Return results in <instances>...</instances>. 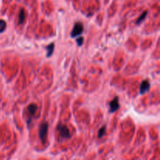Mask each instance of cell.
<instances>
[{
    "instance_id": "cell-6",
    "label": "cell",
    "mask_w": 160,
    "mask_h": 160,
    "mask_svg": "<svg viewBox=\"0 0 160 160\" xmlns=\"http://www.w3.org/2000/svg\"><path fill=\"white\" fill-rule=\"evenodd\" d=\"M36 110H37V106L35 104H30L28 106V112L31 116H34Z\"/></svg>"
},
{
    "instance_id": "cell-1",
    "label": "cell",
    "mask_w": 160,
    "mask_h": 160,
    "mask_svg": "<svg viewBox=\"0 0 160 160\" xmlns=\"http://www.w3.org/2000/svg\"><path fill=\"white\" fill-rule=\"evenodd\" d=\"M48 129V124L46 122H44V123H42V124L40 125V128H39V138H40L42 143H45V140H46Z\"/></svg>"
},
{
    "instance_id": "cell-11",
    "label": "cell",
    "mask_w": 160,
    "mask_h": 160,
    "mask_svg": "<svg viewBox=\"0 0 160 160\" xmlns=\"http://www.w3.org/2000/svg\"><path fill=\"white\" fill-rule=\"evenodd\" d=\"M105 132H106V127L103 126L102 128H101L99 129V131H98V138H102L103 135H104Z\"/></svg>"
},
{
    "instance_id": "cell-4",
    "label": "cell",
    "mask_w": 160,
    "mask_h": 160,
    "mask_svg": "<svg viewBox=\"0 0 160 160\" xmlns=\"http://www.w3.org/2000/svg\"><path fill=\"white\" fill-rule=\"evenodd\" d=\"M109 106H110V112H114L117 110H118L120 108V104H119V98L116 96L115 98L112 99V101L109 103Z\"/></svg>"
},
{
    "instance_id": "cell-2",
    "label": "cell",
    "mask_w": 160,
    "mask_h": 160,
    "mask_svg": "<svg viewBox=\"0 0 160 160\" xmlns=\"http://www.w3.org/2000/svg\"><path fill=\"white\" fill-rule=\"evenodd\" d=\"M83 31H84V26H83L82 23H81V22H76L74 26H73V28L72 30L70 35H71L72 38L78 37V36H80L82 34Z\"/></svg>"
},
{
    "instance_id": "cell-12",
    "label": "cell",
    "mask_w": 160,
    "mask_h": 160,
    "mask_svg": "<svg viewBox=\"0 0 160 160\" xmlns=\"http://www.w3.org/2000/svg\"><path fill=\"white\" fill-rule=\"evenodd\" d=\"M83 42H84V38H83V37H79L78 38V40H77V42H78V45H79V46L82 45Z\"/></svg>"
},
{
    "instance_id": "cell-10",
    "label": "cell",
    "mask_w": 160,
    "mask_h": 160,
    "mask_svg": "<svg viewBox=\"0 0 160 160\" xmlns=\"http://www.w3.org/2000/svg\"><path fill=\"white\" fill-rule=\"evenodd\" d=\"M6 28V21L3 20H0V34H2V33L5 31Z\"/></svg>"
},
{
    "instance_id": "cell-8",
    "label": "cell",
    "mask_w": 160,
    "mask_h": 160,
    "mask_svg": "<svg viewBox=\"0 0 160 160\" xmlns=\"http://www.w3.org/2000/svg\"><path fill=\"white\" fill-rule=\"evenodd\" d=\"M25 20V11L24 9H22L20 11V13H19V20L18 23L19 24H21V23H23Z\"/></svg>"
},
{
    "instance_id": "cell-5",
    "label": "cell",
    "mask_w": 160,
    "mask_h": 160,
    "mask_svg": "<svg viewBox=\"0 0 160 160\" xmlns=\"http://www.w3.org/2000/svg\"><path fill=\"white\" fill-rule=\"evenodd\" d=\"M150 88V83L148 80H145V81H142V83L141 84V87H140V93L142 95L143 94L146 93Z\"/></svg>"
},
{
    "instance_id": "cell-7",
    "label": "cell",
    "mask_w": 160,
    "mask_h": 160,
    "mask_svg": "<svg viewBox=\"0 0 160 160\" xmlns=\"http://www.w3.org/2000/svg\"><path fill=\"white\" fill-rule=\"evenodd\" d=\"M55 45L54 43H51L47 47V57H50L52 55L53 51H54Z\"/></svg>"
},
{
    "instance_id": "cell-9",
    "label": "cell",
    "mask_w": 160,
    "mask_h": 160,
    "mask_svg": "<svg viewBox=\"0 0 160 160\" xmlns=\"http://www.w3.org/2000/svg\"><path fill=\"white\" fill-rule=\"evenodd\" d=\"M147 14H148V12H147V11H145V12H144L143 13H142V15H141L140 17H139V18L138 19L137 21H136V23H137V24H139V23H142V22L143 21V20L145 19V17H146Z\"/></svg>"
},
{
    "instance_id": "cell-3",
    "label": "cell",
    "mask_w": 160,
    "mask_h": 160,
    "mask_svg": "<svg viewBox=\"0 0 160 160\" xmlns=\"http://www.w3.org/2000/svg\"><path fill=\"white\" fill-rule=\"evenodd\" d=\"M57 129L59 131V134L62 136L63 138H70V133L69 131L68 128L67 126L62 124H59L57 127Z\"/></svg>"
}]
</instances>
